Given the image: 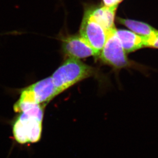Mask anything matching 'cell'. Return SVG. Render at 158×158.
I'll list each match as a JSON object with an SVG mask.
<instances>
[{
    "instance_id": "obj_9",
    "label": "cell",
    "mask_w": 158,
    "mask_h": 158,
    "mask_svg": "<svg viewBox=\"0 0 158 158\" xmlns=\"http://www.w3.org/2000/svg\"><path fill=\"white\" fill-rule=\"evenodd\" d=\"M120 24L127 27L132 32L148 40L154 35L158 30L145 23L130 19L118 18Z\"/></svg>"
},
{
    "instance_id": "obj_5",
    "label": "cell",
    "mask_w": 158,
    "mask_h": 158,
    "mask_svg": "<svg viewBox=\"0 0 158 158\" xmlns=\"http://www.w3.org/2000/svg\"><path fill=\"white\" fill-rule=\"evenodd\" d=\"M109 33L89 15L87 11L85 12L79 35L84 37L95 51L96 57H98L102 49Z\"/></svg>"
},
{
    "instance_id": "obj_11",
    "label": "cell",
    "mask_w": 158,
    "mask_h": 158,
    "mask_svg": "<svg viewBox=\"0 0 158 158\" xmlns=\"http://www.w3.org/2000/svg\"><path fill=\"white\" fill-rule=\"evenodd\" d=\"M123 1V0H103V2L105 6L113 7H118V4Z\"/></svg>"
},
{
    "instance_id": "obj_1",
    "label": "cell",
    "mask_w": 158,
    "mask_h": 158,
    "mask_svg": "<svg viewBox=\"0 0 158 158\" xmlns=\"http://www.w3.org/2000/svg\"><path fill=\"white\" fill-rule=\"evenodd\" d=\"M51 77L58 95L78 82L90 77L97 79L99 87L102 90L110 85L106 78L102 76L98 69L76 58H66L54 72Z\"/></svg>"
},
{
    "instance_id": "obj_7",
    "label": "cell",
    "mask_w": 158,
    "mask_h": 158,
    "mask_svg": "<svg viewBox=\"0 0 158 158\" xmlns=\"http://www.w3.org/2000/svg\"><path fill=\"white\" fill-rule=\"evenodd\" d=\"M117 7L100 6L88 10V13L93 19L110 33L115 30V13Z\"/></svg>"
},
{
    "instance_id": "obj_8",
    "label": "cell",
    "mask_w": 158,
    "mask_h": 158,
    "mask_svg": "<svg viewBox=\"0 0 158 158\" xmlns=\"http://www.w3.org/2000/svg\"><path fill=\"white\" fill-rule=\"evenodd\" d=\"M115 33L126 53L132 52L146 47L145 39L133 32L123 29H116Z\"/></svg>"
},
{
    "instance_id": "obj_6",
    "label": "cell",
    "mask_w": 158,
    "mask_h": 158,
    "mask_svg": "<svg viewBox=\"0 0 158 158\" xmlns=\"http://www.w3.org/2000/svg\"><path fill=\"white\" fill-rule=\"evenodd\" d=\"M61 51L66 58L81 60L89 57H97L95 51L81 35L60 36Z\"/></svg>"
},
{
    "instance_id": "obj_2",
    "label": "cell",
    "mask_w": 158,
    "mask_h": 158,
    "mask_svg": "<svg viewBox=\"0 0 158 158\" xmlns=\"http://www.w3.org/2000/svg\"><path fill=\"white\" fill-rule=\"evenodd\" d=\"M45 106L26 104L20 106V115L13 124L14 138L18 143H35L40 139Z\"/></svg>"
},
{
    "instance_id": "obj_10",
    "label": "cell",
    "mask_w": 158,
    "mask_h": 158,
    "mask_svg": "<svg viewBox=\"0 0 158 158\" xmlns=\"http://www.w3.org/2000/svg\"><path fill=\"white\" fill-rule=\"evenodd\" d=\"M146 47L158 49V30L154 35L146 40Z\"/></svg>"
},
{
    "instance_id": "obj_4",
    "label": "cell",
    "mask_w": 158,
    "mask_h": 158,
    "mask_svg": "<svg viewBox=\"0 0 158 158\" xmlns=\"http://www.w3.org/2000/svg\"><path fill=\"white\" fill-rule=\"evenodd\" d=\"M57 95L52 78L50 76L23 89L17 102L38 104L45 106Z\"/></svg>"
},
{
    "instance_id": "obj_3",
    "label": "cell",
    "mask_w": 158,
    "mask_h": 158,
    "mask_svg": "<svg viewBox=\"0 0 158 158\" xmlns=\"http://www.w3.org/2000/svg\"><path fill=\"white\" fill-rule=\"evenodd\" d=\"M116 29L109 33L98 57L102 63L110 66L117 71L124 68H139L137 64L128 60L121 42L116 35Z\"/></svg>"
}]
</instances>
